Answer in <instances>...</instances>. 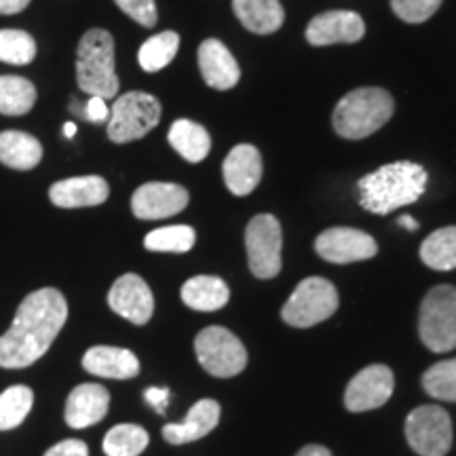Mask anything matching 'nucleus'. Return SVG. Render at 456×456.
<instances>
[{
	"label": "nucleus",
	"instance_id": "f257e3e1",
	"mask_svg": "<svg viewBox=\"0 0 456 456\" xmlns=\"http://www.w3.org/2000/svg\"><path fill=\"white\" fill-rule=\"evenodd\" d=\"M68 322V302L55 288L28 294L15 313L13 326L0 336V368L32 366L51 349Z\"/></svg>",
	"mask_w": 456,
	"mask_h": 456
},
{
	"label": "nucleus",
	"instance_id": "f03ea898",
	"mask_svg": "<svg viewBox=\"0 0 456 456\" xmlns=\"http://www.w3.org/2000/svg\"><path fill=\"white\" fill-rule=\"evenodd\" d=\"M427 174L423 165L397 161L379 167L357 182L359 205L370 214L387 216L423 197Z\"/></svg>",
	"mask_w": 456,
	"mask_h": 456
},
{
	"label": "nucleus",
	"instance_id": "7ed1b4c3",
	"mask_svg": "<svg viewBox=\"0 0 456 456\" xmlns=\"http://www.w3.org/2000/svg\"><path fill=\"white\" fill-rule=\"evenodd\" d=\"M395 110L391 94L380 87H362L351 91L336 104L332 123L336 134L346 140L368 138L385 127Z\"/></svg>",
	"mask_w": 456,
	"mask_h": 456
},
{
	"label": "nucleus",
	"instance_id": "20e7f679",
	"mask_svg": "<svg viewBox=\"0 0 456 456\" xmlns=\"http://www.w3.org/2000/svg\"><path fill=\"white\" fill-rule=\"evenodd\" d=\"M77 81L85 94L112 100L118 94V77L114 70V38L102 28L83 34L77 49Z\"/></svg>",
	"mask_w": 456,
	"mask_h": 456
},
{
	"label": "nucleus",
	"instance_id": "39448f33",
	"mask_svg": "<svg viewBox=\"0 0 456 456\" xmlns=\"http://www.w3.org/2000/svg\"><path fill=\"white\" fill-rule=\"evenodd\" d=\"M419 334L427 349L448 353L456 349V288L436 285L425 296L419 315Z\"/></svg>",
	"mask_w": 456,
	"mask_h": 456
},
{
	"label": "nucleus",
	"instance_id": "423d86ee",
	"mask_svg": "<svg viewBox=\"0 0 456 456\" xmlns=\"http://www.w3.org/2000/svg\"><path fill=\"white\" fill-rule=\"evenodd\" d=\"M161 121V104L144 91H129L112 104L108 118V138L114 144L142 140Z\"/></svg>",
	"mask_w": 456,
	"mask_h": 456
},
{
	"label": "nucleus",
	"instance_id": "0eeeda50",
	"mask_svg": "<svg viewBox=\"0 0 456 456\" xmlns=\"http://www.w3.org/2000/svg\"><path fill=\"white\" fill-rule=\"evenodd\" d=\"M338 311V292L328 279L309 277L298 283L281 309V317L292 328H313Z\"/></svg>",
	"mask_w": 456,
	"mask_h": 456
},
{
	"label": "nucleus",
	"instance_id": "6e6552de",
	"mask_svg": "<svg viewBox=\"0 0 456 456\" xmlns=\"http://www.w3.org/2000/svg\"><path fill=\"white\" fill-rule=\"evenodd\" d=\"M195 353L205 372L218 379H231L248 366V351L231 330L209 326L195 338Z\"/></svg>",
	"mask_w": 456,
	"mask_h": 456
},
{
	"label": "nucleus",
	"instance_id": "1a4fd4ad",
	"mask_svg": "<svg viewBox=\"0 0 456 456\" xmlns=\"http://www.w3.org/2000/svg\"><path fill=\"white\" fill-rule=\"evenodd\" d=\"M283 235L275 216L260 214L249 220L245 228V249H248L249 271L258 279H273L281 271Z\"/></svg>",
	"mask_w": 456,
	"mask_h": 456
},
{
	"label": "nucleus",
	"instance_id": "9d476101",
	"mask_svg": "<svg viewBox=\"0 0 456 456\" xmlns=\"http://www.w3.org/2000/svg\"><path fill=\"white\" fill-rule=\"evenodd\" d=\"M406 440L419 456H446L452 448V420L442 406H419L406 419Z\"/></svg>",
	"mask_w": 456,
	"mask_h": 456
},
{
	"label": "nucleus",
	"instance_id": "9b49d317",
	"mask_svg": "<svg viewBox=\"0 0 456 456\" xmlns=\"http://www.w3.org/2000/svg\"><path fill=\"white\" fill-rule=\"evenodd\" d=\"M315 252L332 265H351V262L374 258L379 245L368 232L349 226H336L317 237Z\"/></svg>",
	"mask_w": 456,
	"mask_h": 456
},
{
	"label": "nucleus",
	"instance_id": "f8f14e48",
	"mask_svg": "<svg viewBox=\"0 0 456 456\" xmlns=\"http://www.w3.org/2000/svg\"><path fill=\"white\" fill-rule=\"evenodd\" d=\"M395 389V379H393L391 368L383 363L363 368L362 372L353 376V380L345 391V406L351 412H368L385 406Z\"/></svg>",
	"mask_w": 456,
	"mask_h": 456
},
{
	"label": "nucleus",
	"instance_id": "ddd939ff",
	"mask_svg": "<svg viewBox=\"0 0 456 456\" xmlns=\"http://www.w3.org/2000/svg\"><path fill=\"white\" fill-rule=\"evenodd\" d=\"M188 191L171 182H148L131 197V212L140 220H163L184 212Z\"/></svg>",
	"mask_w": 456,
	"mask_h": 456
},
{
	"label": "nucleus",
	"instance_id": "4468645a",
	"mask_svg": "<svg viewBox=\"0 0 456 456\" xmlns=\"http://www.w3.org/2000/svg\"><path fill=\"white\" fill-rule=\"evenodd\" d=\"M110 309L135 326H144L155 313V298H152L148 283L135 273L118 277L108 292Z\"/></svg>",
	"mask_w": 456,
	"mask_h": 456
},
{
	"label": "nucleus",
	"instance_id": "2eb2a0df",
	"mask_svg": "<svg viewBox=\"0 0 456 456\" xmlns=\"http://www.w3.org/2000/svg\"><path fill=\"white\" fill-rule=\"evenodd\" d=\"M366 34V24L353 11H328L319 13L306 26V41L313 47H328L338 43H359Z\"/></svg>",
	"mask_w": 456,
	"mask_h": 456
},
{
	"label": "nucleus",
	"instance_id": "dca6fc26",
	"mask_svg": "<svg viewBox=\"0 0 456 456\" xmlns=\"http://www.w3.org/2000/svg\"><path fill=\"white\" fill-rule=\"evenodd\" d=\"M222 175H224L228 191L232 195H249L262 180V157L258 148L252 144H239L232 148L222 163Z\"/></svg>",
	"mask_w": 456,
	"mask_h": 456
},
{
	"label": "nucleus",
	"instance_id": "f3484780",
	"mask_svg": "<svg viewBox=\"0 0 456 456\" xmlns=\"http://www.w3.org/2000/svg\"><path fill=\"white\" fill-rule=\"evenodd\" d=\"M110 195V186L100 175H81V178H68L55 182L49 188L51 203L64 209L95 208L102 205Z\"/></svg>",
	"mask_w": 456,
	"mask_h": 456
},
{
	"label": "nucleus",
	"instance_id": "a211bd4d",
	"mask_svg": "<svg viewBox=\"0 0 456 456\" xmlns=\"http://www.w3.org/2000/svg\"><path fill=\"white\" fill-rule=\"evenodd\" d=\"M199 70L203 81L218 91L232 89L241 78V68L218 38H208L199 47Z\"/></svg>",
	"mask_w": 456,
	"mask_h": 456
},
{
	"label": "nucleus",
	"instance_id": "6ab92c4d",
	"mask_svg": "<svg viewBox=\"0 0 456 456\" xmlns=\"http://www.w3.org/2000/svg\"><path fill=\"white\" fill-rule=\"evenodd\" d=\"M108 406H110V393L106 391V387L95 383L74 387L66 399V423L72 429H85L100 423L108 414Z\"/></svg>",
	"mask_w": 456,
	"mask_h": 456
},
{
	"label": "nucleus",
	"instance_id": "aec40b11",
	"mask_svg": "<svg viewBox=\"0 0 456 456\" xmlns=\"http://www.w3.org/2000/svg\"><path fill=\"white\" fill-rule=\"evenodd\" d=\"M220 423V403L216 399H199L182 423H169L163 427V437L174 446L197 442L212 433Z\"/></svg>",
	"mask_w": 456,
	"mask_h": 456
},
{
	"label": "nucleus",
	"instance_id": "412c9836",
	"mask_svg": "<svg viewBox=\"0 0 456 456\" xmlns=\"http://www.w3.org/2000/svg\"><path fill=\"white\" fill-rule=\"evenodd\" d=\"M83 368L89 374L114 380H129L140 374L138 357L118 346H91L83 355Z\"/></svg>",
	"mask_w": 456,
	"mask_h": 456
},
{
	"label": "nucleus",
	"instance_id": "4be33fe9",
	"mask_svg": "<svg viewBox=\"0 0 456 456\" xmlns=\"http://www.w3.org/2000/svg\"><path fill=\"white\" fill-rule=\"evenodd\" d=\"M237 20L254 34H273L283 26L285 11L279 0H232Z\"/></svg>",
	"mask_w": 456,
	"mask_h": 456
},
{
	"label": "nucleus",
	"instance_id": "5701e85b",
	"mask_svg": "<svg viewBox=\"0 0 456 456\" xmlns=\"http://www.w3.org/2000/svg\"><path fill=\"white\" fill-rule=\"evenodd\" d=\"M43 159V146L34 135L24 131H3L0 134V163L11 169H34Z\"/></svg>",
	"mask_w": 456,
	"mask_h": 456
},
{
	"label": "nucleus",
	"instance_id": "b1692460",
	"mask_svg": "<svg viewBox=\"0 0 456 456\" xmlns=\"http://www.w3.org/2000/svg\"><path fill=\"white\" fill-rule=\"evenodd\" d=\"M182 300L188 309L195 311H218L231 298L228 285L220 277L214 275H197L182 285Z\"/></svg>",
	"mask_w": 456,
	"mask_h": 456
},
{
	"label": "nucleus",
	"instance_id": "393cba45",
	"mask_svg": "<svg viewBox=\"0 0 456 456\" xmlns=\"http://www.w3.org/2000/svg\"><path fill=\"white\" fill-rule=\"evenodd\" d=\"M167 140L174 146V151L188 163H201L212 148V138H209L208 129L195 121H188V118H178L171 125Z\"/></svg>",
	"mask_w": 456,
	"mask_h": 456
},
{
	"label": "nucleus",
	"instance_id": "a878e982",
	"mask_svg": "<svg viewBox=\"0 0 456 456\" xmlns=\"http://www.w3.org/2000/svg\"><path fill=\"white\" fill-rule=\"evenodd\" d=\"M420 260L433 271L456 269V226H444L431 232L420 245Z\"/></svg>",
	"mask_w": 456,
	"mask_h": 456
},
{
	"label": "nucleus",
	"instance_id": "bb28decb",
	"mask_svg": "<svg viewBox=\"0 0 456 456\" xmlns=\"http://www.w3.org/2000/svg\"><path fill=\"white\" fill-rule=\"evenodd\" d=\"M37 104V87L24 77L4 74L0 77V114L21 117Z\"/></svg>",
	"mask_w": 456,
	"mask_h": 456
},
{
	"label": "nucleus",
	"instance_id": "cd10ccee",
	"mask_svg": "<svg viewBox=\"0 0 456 456\" xmlns=\"http://www.w3.org/2000/svg\"><path fill=\"white\" fill-rule=\"evenodd\" d=\"M180 49V37L178 32H161L157 37L148 38L138 51V61L142 70L146 72H159L165 66H169L174 61L175 53Z\"/></svg>",
	"mask_w": 456,
	"mask_h": 456
},
{
	"label": "nucleus",
	"instance_id": "c85d7f7f",
	"mask_svg": "<svg viewBox=\"0 0 456 456\" xmlns=\"http://www.w3.org/2000/svg\"><path fill=\"white\" fill-rule=\"evenodd\" d=\"M34 406V393L26 385H13L0 393V431L20 427Z\"/></svg>",
	"mask_w": 456,
	"mask_h": 456
},
{
	"label": "nucleus",
	"instance_id": "c756f323",
	"mask_svg": "<svg viewBox=\"0 0 456 456\" xmlns=\"http://www.w3.org/2000/svg\"><path fill=\"white\" fill-rule=\"evenodd\" d=\"M148 431L138 425H117L106 433V456H140L148 446Z\"/></svg>",
	"mask_w": 456,
	"mask_h": 456
},
{
	"label": "nucleus",
	"instance_id": "7c9ffc66",
	"mask_svg": "<svg viewBox=\"0 0 456 456\" xmlns=\"http://www.w3.org/2000/svg\"><path fill=\"white\" fill-rule=\"evenodd\" d=\"M195 231L191 226L175 224L163 226L157 231H151L144 239V248L151 252H171V254H184L191 252L195 245Z\"/></svg>",
	"mask_w": 456,
	"mask_h": 456
},
{
	"label": "nucleus",
	"instance_id": "2f4dec72",
	"mask_svg": "<svg viewBox=\"0 0 456 456\" xmlns=\"http://www.w3.org/2000/svg\"><path fill=\"white\" fill-rule=\"evenodd\" d=\"M423 387L433 399L456 402V359H444L423 374Z\"/></svg>",
	"mask_w": 456,
	"mask_h": 456
},
{
	"label": "nucleus",
	"instance_id": "473e14b6",
	"mask_svg": "<svg viewBox=\"0 0 456 456\" xmlns=\"http://www.w3.org/2000/svg\"><path fill=\"white\" fill-rule=\"evenodd\" d=\"M37 57V43L24 30H0V61L26 66Z\"/></svg>",
	"mask_w": 456,
	"mask_h": 456
},
{
	"label": "nucleus",
	"instance_id": "72a5a7b5",
	"mask_svg": "<svg viewBox=\"0 0 456 456\" xmlns=\"http://www.w3.org/2000/svg\"><path fill=\"white\" fill-rule=\"evenodd\" d=\"M444 0H391V9L399 20L408 24H423L436 11L442 7Z\"/></svg>",
	"mask_w": 456,
	"mask_h": 456
},
{
	"label": "nucleus",
	"instance_id": "f704fd0d",
	"mask_svg": "<svg viewBox=\"0 0 456 456\" xmlns=\"http://www.w3.org/2000/svg\"><path fill=\"white\" fill-rule=\"evenodd\" d=\"M118 4V9L123 13H127L131 20L138 21L144 28H155L157 26V3L155 0H114Z\"/></svg>",
	"mask_w": 456,
	"mask_h": 456
},
{
	"label": "nucleus",
	"instance_id": "c9c22d12",
	"mask_svg": "<svg viewBox=\"0 0 456 456\" xmlns=\"http://www.w3.org/2000/svg\"><path fill=\"white\" fill-rule=\"evenodd\" d=\"M45 456H89V448L83 440H64L51 446Z\"/></svg>",
	"mask_w": 456,
	"mask_h": 456
},
{
	"label": "nucleus",
	"instance_id": "e433bc0d",
	"mask_svg": "<svg viewBox=\"0 0 456 456\" xmlns=\"http://www.w3.org/2000/svg\"><path fill=\"white\" fill-rule=\"evenodd\" d=\"M87 118L91 123H104L106 118H110V110H108L106 100L98 98V95H91V100L87 102Z\"/></svg>",
	"mask_w": 456,
	"mask_h": 456
},
{
	"label": "nucleus",
	"instance_id": "4c0bfd02",
	"mask_svg": "<svg viewBox=\"0 0 456 456\" xmlns=\"http://www.w3.org/2000/svg\"><path fill=\"white\" fill-rule=\"evenodd\" d=\"M144 399L159 414H165V406L169 402V389L167 387H151V389L144 391Z\"/></svg>",
	"mask_w": 456,
	"mask_h": 456
},
{
	"label": "nucleus",
	"instance_id": "58836bf2",
	"mask_svg": "<svg viewBox=\"0 0 456 456\" xmlns=\"http://www.w3.org/2000/svg\"><path fill=\"white\" fill-rule=\"evenodd\" d=\"M32 0H0V15H15L21 13Z\"/></svg>",
	"mask_w": 456,
	"mask_h": 456
},
{
	"label": "nucleus",
	"instance_id": "ea45409f",
	"mask_svg": "<svg viewBox=\"0 0 456 456\" xmlns=\"http://www.w3.org/2000/svg\"><path fill=\"white\" fill-rule=\"evenodd\" d=\"M296 456H332V452L326 446H317V444H311V446L302 448Z\"/></svg>",
	"mask_w": 456,
	"mask_h": 456
},
{
	"label": "nucleus",
	"instance_id": "a19ab883",
	"mask_svg": "<svg viewBox=\"0 0 456 456\" xmlns=\"http://www.w3.org/2000/svg\"><path fill=\"white\" fill-rule=\"evenodd\" d=\"M397 224L408 228V231H419V222L412 216H402V218H397Z\"/></svg>",
	"mask_w": 456,
	"mask_h": 456
},
{
	"label": "nucleus",
	"instance_id": "79ce46f5",
	"mask_svg": "<svg viewBox=\"0 0 456 456\" xmlns=\"http://www.w3.org/2000/svg\"><path fill=\"white\" fill-rule=\"evenodd\" d=\"M74 134H77V125L66 123L64 125V135H66V138H74Z\"/></svg>",
	"mask_w": 456,
	"mask_h": 456
}]
</instances>
